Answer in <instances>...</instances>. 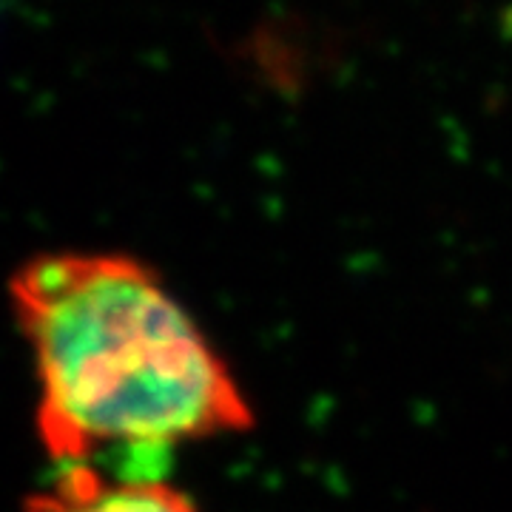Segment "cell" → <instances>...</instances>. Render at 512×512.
Wrapping results in <instances>:
<instances>
[{"instance_id":"7a4b0ae2","label":"cell","mask_w":512,"mask_h":512,"mask_svg":"<svg viewBox=\"0 0 512 512\" xmlns=\"http://www.w3.org/2000/svg\"><path fill=\"white\" fill-rule=\"evenodd\" d=\"M23 512H200L160 478H114L94 467H57L55 481L29 495Z\"/></svg>"},{"instance_id":"6da1fadb","label":"cell","mask_w":512,"mask_h":512,"mask_svg":"<svg viewBox=\"0 0 512 512\" xmlns=\"http://www.w3.org/2000/svg\"><path fill=\"white\" fill-rule=\"evenodd\" d=\"M12 308L35 356L37 436L57 467L148 478L140 453L254 427L231 367L134 256H35L12 276Z\"/></svg>"}]
</instances>
